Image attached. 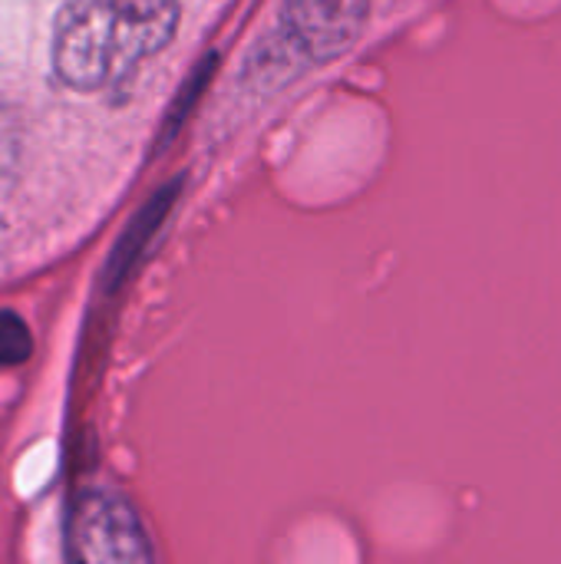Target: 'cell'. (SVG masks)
Segmentation results:
<instances>
[{
    "instance_id": "obj_1",
    "label": "cell",
    "mask_w": 561,
    "mask_h": 564,
    "mask_svg": "<svg viewBox=\"0 0 561 564\" xmlns=\"http://www.w3.org/2000/svg\"><path fill=\"white\" fill-rule=\"evenodd\" d=\"M179 20V0H66L53 23V69L79 93L106 89L169 46Z\"/></svg>"
},
{
    "instance_id": "obj_2",
    "label": "cell",
    "mask_w": 561,
    "mask_h": 564,
    "mask_svg": "<svg viewBox=\"0 0 561 564\" xmlns=\"http://www.w3.org/2000/svg\"><path fill=\"white\" fill-rule=\"evenodd\" d=\"M66 558L83 564H142L152 562L155 552L136 509L122 496L89 489L69 509Z\"/></svg>"
},
{
    "instance_id": "obj_3",
    "label": "cell",
    "mask_w": 561,
    "mask_h": 564,
    "mask_svg": "<svg viewBox=\"0 0 561 564\" xmlns=\"http://www.w3.org/2000/svg\"><path fill=\"white\" fill-rule=\"evenodd\" d=\"M370 20V0H284L281 26L314 63L347 53Z\"/></svg>"
},
{
    "instance_id": "obj_4",
    "label": "cell",
    "mask_w": 561,
    "mask_h": 564,
    "mask_svg": "<svg viewBox=\"0 0 561 564\" xmlns=\"http://www.w3.org/2000/svg\"><path fill=\"white\" fill-rule=\"evenodd\" d=\"M33 354V337L17 311H0V367H20Z\"/></svg>"
},
{
    "instance_id": "obj_5",
    "label": "cell",
    "mask_w": 561,
    "mask_h": 564,
    "mask_svg": "<svg viewBox=\"0 0 561 564\" xmlns=\"http://www.w3.org/2000/svg\"><path fill=\"white\" fill-rule=\"evenodd\" d=\"M13 135H10V129H7V119H3V109H0V172L10 165V159H13Z\"/></svg>"
}]
</instances>
